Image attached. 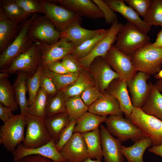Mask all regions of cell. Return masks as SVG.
I'll use <instances>...</instances> for the list:
<instances>
[{
    "label": "cell",
    "instance_id": "obj_1",
    "mask_svg": "<svg viewBox=\"0 0 162 162\" xmlns=\"http://www.w3.org/2000/svg\"><path fill=\"white\" fill-rule=\"evenodd\" d=\"M38 16L32 14L20 25L16 36L0 55V70L5 69L18 56L30 47L34 42L29 36L28 31L32 22Z\"/></svg>",
    "mask_w": 162,
    "mask_h": 162
},
{
    "label": "cell",
    "instance_id": "obj_2",
    "mask_svg": "<svg viewBox=\"0 0 162 162\" xmlns=\"http://www.w3.org/2000/svg\"><path fill=\"white\" fill-rule=\"evenodd\" d=\"M150 40L147 33L128 22L123 25L114 45L122 52L130 56L136 50L149 43Z\"/></svg>",
    "mask_w": 162,
    "mask_h": 162
},
{
    "label": "cell",
    "instance_id": "obj_3",
    "mask_svg": "<svg viewBox=\"0 0 162 162\" xmlns=\"http://www.w3.org/2000/svg\"><path fill=\"white\" fill-rule=\"evenodd\" d=\"M130 56L136 70L148 75L156 74L162 65V48L155 47L150 42L136 50Z\"/></svg>",
    "mask_w": 162,
    "mask_h": 162
},
{
    "label": "cell",
    "instance_id": "obj_4",
    "mask_svg": "<svg viewBox=\"0 0 162 162\" xmlns=\"http://www.w3.org/2000/svg\"><path fill=\"white\" fill-rule=\"evenodd\" d=\"M128 119L146 137L151 140L153 146L162 144V120L145 113L140 108L134 106Z\"/></svg>",
    "mask_w": 162,
    "mask_h": 162
},
{
    "label": "cell",
    "instance_id": "obj_5",
    "mask_svg": "<svg viewBox=\"0 0 162 162\" xmlns=\"http://www.w3.org/2000/svg\"><path fill=\"white\" fill-rule=\"evenodd\" d=\"M25 116L13 115L0 128V144L12 153L24 141L26 129Z\"/></svg>",
    "mask_w": 162,
    "mask_h": 162
},
{
    "label": "cell",
    "instance_id": "obj_6",
    "mask_svg": "<svg viewBox=\"0 0 162 162\" xmlns=\"http://www.w3.org/2000/svg\"><path fill=\"white\" fill-rule=\"evenodd\" d=\"M26 126L23 146L27 148H33L46 144L52 139L48 130L45 118L28 114L25 116Z\"/></svg>",
    "mask_w": 162,
    "mask_h": 162
},
{
    "label": "cell",
    "instance_id": "obj_7",
    "mask_svg": "<svg viewBox=\"0 0 162 162\" xmlns=\"http://www.w3.org/2000/svg\"><path fill=\"white\" fill-rule=\"evenodd\" d=\"M41 64L40 50L37 44L34 42L30 47L16 57L7 68L0 71L10 74L22 72L32 76Z\"/></svg>",
    "mask_w": 162,
    "mask_h": 162
},
{
    "label": "cell",
    "instance_id": "obj_8",
    "mask_svg": "<svg viewBox=\"0 0 162 162\" xmlns=\"http://www.w3.org/2000/svg\"><path fill=\"white\" fill-rule=\"evenodd\" d=\"M105 122L109 132L121 142L129 140L135 142L146 137L136 125L122 115H110Z\"/></svg>",
    "mask_w": 162,
    "mask_h": 162
},
{
    "label": "cell",
    "instance_id": "obj_9",
    "mask_svg": "<svg viewBox=\"0 0 162 162\" xmlns=\"http://www.w3.org/2000/svg\"><path fill=\"white\" fill-rule=\"evenodd\" d=\"M44 14L62 32L72 24L80 23V16L61 5L50 1L41 0Z\"/></svg>",
    "mask_w": 162,
    "mask_h": 162
},
{
    "label": "cell",
    "instance_id": "obj_10",
    "mask_svg": "<svg viewBox=\"0 0 162 162\" xmlns=\"http://www.w3.org/2000/svg\"><path fill=\"white\" fill-rule=\"evenodd\" d=\"M28 34L34 42L49 44L57 42L61 37V32L45 16H37L30 27Z\"/></svg>",
    "mask_w": 162,
    "mask_h": 162
},
{
    "label": "cell",
    "instance_id": "obj_11",
    "mask_svg": "<svg viewBox=\"0 0 162 162\" xmlns=\"http://www.w3.org/2000/svg\"><path fill=\"white\" fill-rule=\"evenodd\" d=\"M106 62L116 72L121 80L129 81L137 71L132 62L131 56L118 49L114 44L104 58Z\"/></svg>",
    "mask_w": 162,
    "mask_h": 162
},
{
    "label": "cell",
    "instance_id": "obj_12",
    "mask_svg": "<svg viewBox=\"0 0 162 162\" xmlns=\"http://www.w3.org/2000/svg\"><path fill=\"white\" fill-rule=\"evenodd\" d=\"M123 25L118 21L112 24L106 35L97 43L92 50L86 56L78 59L83 68L89 71L90 65L96 58L99 57H105L114 44Z\"/></svg>",
    "mask_w": 162,
    "mask_h": 162
},
{
    "label": "cell",
    "instance_id": "obj_13",
    "mask_svg": "<svg viewBox=\"0 0 162 162\" xmlns=\"http://www.w3.org/2000/svg\"><path fill=\"white\" fill-rule=\"evenodd\" d=\"M89 71L93 76L94 86L102 93H105L114 80L119 78L105 58L101 57L94 60L90 65Z\"/></svg>",
    "mask_w": 162,
    "mask_h": 162
},
{
    "label": "cell",
    "instance_id": "obj_14",
    "mask_svg": "<svg viewBox=\"0 0 162 162\" xmlns=\"http://www.w3.org/2000/svg\"><path fill=\"white\" fill-rule=\"evenodd\" d=\"M36 43L40 50L43 66L53 62L61 61L72 52L75 46L73 43L62 37L57 42L52 44Z\"/></svg>",
    "mask_w": 162,
    "mask_h": 162
},
{
    "label": "cell",
    "instance_id": "obj_15",
    "mask_svg": "<svg viewBox=\"0 0 162 162\" xmlns=\"http://www.w3.org/2000/svg\"><path fill=\"white\" fill-rule=\"evenodd\" d=\"M55 141L52 139L42 146L33 148L24 147L22 143L18 145L12 152L14 162H18L23 158L30 155H40L48 158L54 162H63L66 160L57 149Z\"/></svg>",
    "mask_w": 162,
    "mask_h": 162
},
{
    "label": "cell",
    "instance_id": "obj_16",
    "mask_svg": "<svg viewBox=\"0 0 162 162\" xmlns=\"http://www.w3.org/2000/svg\"><path fill=\"white\" fill-rule=\"evenodd\" d=\"M149 76L144 73L139 72L127 82L134 107L141 108L148 96L153 85L147 83Z\"/></svg>",
    "mask_w": 162,
    "mask_h": 162
},
{
    "label": "cell",
    "instance_id": "obj_17",
    "mask_svg": "<svg viewBox=\"0 0 162 162\" xmlns=\"http://www.w3.org/2000/svg\"><path fill=\"white\" fill-rule=\"evenodd\" d=\"M103 157L104 162H124L121 142L115 137L103 125L100 126Z\"/></svg>",
    "mask_w": 162,
    "mask_h": 162
},
{
    "label": "cell",
    "instance_id": "obj_18",
    "mask_svg": "<svg viewBox=\"0 0 162 162\" xmlns=\"http://www.w3.org/2000/svg\"><path fill=\"white\" fill-rule=\"evenodd\" d=\"M60 152L66 160L70 162H82L89 157L82 134L79 133H74Z\"/></svg>",
    "mask_w": 162,
    "mask_h": 162
},
{
    "label": "cell",
    "instance_id": "obj_19",
    "mask_svg": "<svg viewBox=\"0 0 162 162\" xmlns=\"http://www.w3.org/2000/svg\"><path fill=\"white\" fill-rule=\"evenodd\" d=\"M74 12L79 16L92 19L104 18V16L96 4L91 0H52Z\"/></svg>",
    "mask_w": 162,
    "mask_h": 162
},
{
    "label": "cell",
    "instance_id": "obj_20",
    "mask_svg": "<svg viewBox=\"0 0 162 162\" xmlns=\"http://www.w3.org/2000/svg\"><path fill=\"white\" fill-rule=\"evenodd\" d=\"M127 86V82L119 78L114 80L107 89L108 93L118 100L121 110L128 118L131 113L134 106L128 94Z\"/></svg>",
    "mask_w": 162,
    "mask_h": 162
},
{
    "label": "cell",
    "instance_id": "obj_21",
    "mask_svg": "<svg viewBox=\"0 0 162 162\" xmlns=\"http://www.w3.org/2000/svg\"><path fill=\"white\" fill-rule=\"evenodd\" d=\"M114 11L120 14L129 22L134 25L146 33L151 29L147 24L140 17L137 13L131 7L127 5L123 0H104Z\"/></svg>",
    "mask_w": 162,
    "mask_h": 162
},
{
    "label": "cell",
    "instance_id": "obj_22",
    "mask_svg": "<svg viewBox=\"0 0 162 162\" xmlns=\"http://www.w3.org/2000/svg\"><path fill=\"white\" fill-rule=\"evenodd\" d=\"M105 30L104 29H87L82 27L80 22H76L61 32V37L64 38L71 42L75 46L101 33Z\"/></svg>",
    "mask_w": 162,
    "mask_h": 162
},
{
    "label": "cell",
    "instance_id": "obj_23",
    "mask_svg": "<svg viewBox=\"0 0 162 162\" xmlns=\"http://www.w3.org/2000/svg\"><path fill=\"white\" fill-rule=\"evenodd\" d=\"M88 111L100 116L121 115L123 113L118 100L108 93H104L90 106Z\"/></svg>",
    "mask_w": 162,
    "mask_h": 162
},
{
    "label": "cell",
    "instance_id": "obj_24",
    "mask_svg": "<svg viewBox=\"0 0 162 162\" xmlns=\"http://www.w3.org/2000/svg\"><path fill=\"white\" fill-rule=\"evenodd\" d=\"M20 25L9 20L0 8V53L12 42L19 31Z\"/></svg>",
    "mask_w": 162,
    "mask_h": 162
},
{
    "label": "cell",
    "instance_id": "obj_25",
    "mask_svg": "<svg viewBox=\"0 0 162 162\" xmlns=\"http://www.w3.org/2000/svg\"><path fill=\"white\" fill-rule=\"evenodd\" d=\"M89 71L82 69L77 79L61 90L67 98L80 95L87 88L94 86L93 79L88 74Z\"/></svg>",
    "mask_w": 162,
    "mask_h": 162
},
{
    "label": "cell",
    "instance_id": "obj_26",
    "mask_svg": "<svg viewBox=\"0 0 162 162\" xmlns=\"http://www.w3.org/2000/svg\"><path fill=\"white\" fill-rule=\"evenodd\" d=\"M16 74V77L13 86L16 100L20 109V114L25 116L28 114L29 107L28 100L26 96L27 92L26 82L28 75L22 72Z\"/></svg>",
    "mask_w": 162,
    "mask_h": 162
},
{
    "label": "cell",
    "instance_id": "obj_27",
    "mask_svg": "<svg viewBox=\"0 0 162 162\" xmlns=\"http://www.w3.org/2000/svg\"><path fill=\"white\" fill-rule=\"evenodd\" d=\"M152 145L151 140L145 137L134 142L129 146H122L121 151L128 162H145L143 155L146 150Z\"/></svg>",
    "mask_w": 162,
    "mask_h": 162
},
{
    "label": "cell",
    "instance_id": "obj_28",
    "mask_svg": "<svg viewBox=\"0 0 162 162\" xmlns=\"http://www.w3.org/2000/svg\"><path fill=\"white\" fill-rule=\"evenodd\" d=\"M107 117L106 116H99L88 111L77 120L74 133L82 134L95 130Z\"/></svg>",
    "mask_w": 162,
    "mask_h": 162
},
{
    "label": "cell",
    "instance_id": "obj_29",
    "mask_svg": "<svg viewBox=\"0 0 162 162\" xmlns=\"http://www.w3.org/2000/svg\"><path fill=\"white\" fill-rule=\"evenodd\" d=\"M141 108L145 113L162 120V94L155 85H153L148 96Z\"/></svg>",
    "mask_w": 162,
    "mask_h": 162
},
{
    "label": "cell",
    "instance_id": "obj_30",
    "mask_svg": "<svg viewBox=\"0 0 162 162\" xmlns=\"http://www.w3.org/2000/svg\"><path fill=\"white\" fill-rule=\"evenodd\" d=\"M82 134L89 157L101 160L103 157L100 129L98 128Z\"/></svg>",
    "mask_w": 162,
    "mask_h": 162
},
{
    "label": "cell",
    "instance_id": "obj_31",
    "mask_svg": "<svg viewBox=\"0 0 162 162\" xmlns=\"http://www.w3.org/2000/svg\"><path fill=\"white\" fill-rule=\"evenodd\" d=\"M45 121L48 131L56 143L61 132L70 120L66 113L64 112L45 118Z\"/></svg>",
    "mask_w": 162,
    "mask_h": 162
},
{
    "label": "cell",
    "instance_id": "obj_32",
    "mask_svg": "<svg viewBox=\"0 0 162 162\" xmlns=\"http://www.w3.org/2000/svg\"><path fill=\"white\" fill-rule=\"evenodd\" d=\"M0 2V8L11 21L20 24L28 18L29 15L24 12L15 0H2Z\"/></svg>",
    "mask_w": 162,
    "mask_h": 162
},
{
    "label": "cell",
    "instance_id": "obj_33",
    "mask_svg": "<svg viewBox=\"0 0 162 162\" xmlns=\"http://www.w3.org/2000/svg\"><path fill=\"white\" fill-rule=\"evenodd\" d=\"M0 103L13 112L17 110L19 107L13 86L8 78L0 79Z\"/></svg>",
    "mask_w": 162,
    "mask_h": 162
},
{
    "label": "cell",
    "instance_id": "obj_34",
    "mask_svg": "<svg viewBox=\"0 0 162 162\" xmlns=\"http://www.w3.org/2000/svg\"><path fill=\"white\" fill-rule=\"evenodd\" d=\"M67 98L61 90L54 95L49 96L46 108L45 118L58 114L66 112Z\"/></svg>",
    "mask_w": 162,
    "mask_h": 162
},
{
    "label": "cell",
    "instance_id": "obj_35",
    "mask_svg": "<svg viewBox=\"0 0 162 162\" xmlns=\"http://www.w3.org/2000/svg\"><path fill=\"white\" fill-rule=\"evenodd\" d=\"M88 107L82 100L80 95L67 98L66 112L70 120H77L88 111Z\"/></svg>",
    "mask_w": 162,
    "mask_h": 162
},
{
    "label": "cell",
    "instance_id": "obj_36",
    "mask_svg": "<svg viewBox=\"0 0 162 162\" xmlns=\"http://www.w3.org/2000/svg\"><path fill=\"white\" fill-rule=\"evenodd\" d=\"M49 95L40 88L32 103L29 106L28 113L31 115L45 118Z\"/></svg>",
    "mask_w": 162,
    "mask_h": 162
},
{
    "label": "cell",
    "instance_id": "obj_37",
    "mask_svg": "<svg viewBox=\"0 0 162 162\" xmlns=\"http://www.w3.org/2000/svg\"><path fill=\"white\" fill-rule=\"evenodd\" d=\"M109 29H106L101 33L74 46L71 53L77 59L85 57L92 50L97 43L106 35Z\"/></svg>",
    "mask_w": 162,
    "mask_h": 162
},
{
    "label": "cell",
    "instance_id": "obj_38",
    "mask_svg": "<svg viewBox=\"0 0 162 162\" xmlns=\"http://www.w3.org/2000/svg\"><path fill=\"white\" fill-rule=\"evenodd\" d=\"M143 20L150 26H162V0H152Z\"/></svg>",
    "mask_w": 162,
    "mask_h": 162
},
{
    "label": "cell",
    "instance_id": "obj_39",
    "mask_svg": "<svg viewBox=\"0 0 162 162\" xmlns=\"http://www.w3.org/2000/svg\"><path fill=\"white\" fill-rule=\"evenodd\" d=\"M43 68L46 74L54 82L58 91L62 90L73 82L77 78L79 73L57 74Z\"/></svg>",
    "mask_w": 162,
    "mask_h": 162
},
{
    "label": "cell",
    "instance_id": "obj_40",
    "mask_svg": "<svg viewBox=\"0 0 162 162\" xmlns=\"http://www.w3.org/2000/svg\"><path fill=\"white\" fill-rule=\"evenodd\" d=\"M43 66L40 65L34 74L32 76H28L26 82L29 98V106L32 103L40 88V77Z\"/></svg>",
    "mask_w": 162,
    "mask_h": 162
},
{
    "label": "cell",
    "instance_id": "obj_41",
    "mask_svg": "<svg viewBox=\"0 0 162 162\" xmlns=\"http://www.w3.org/2000/svg\"><path fill=\"white\" fill-rule=\"evenodd\" d=\"M16 3L27 14L42 13L44 11L41 0H15Z\"/></svg>",
    "mask_w": 162,
    "mask_h": 162
},
{
    "label": "cell",
    "instance_id": "obj_42",
    "mask_svg": "<svg viewBox=\"0 0 162 162\" xmlns=\"http://www.w3.org/2000/svg\"><path fill=\"white\" fill-rule=\"evenodd\" d=\"M76 122L77 120H70L69 123L61 132L58 140L56 144V148L60 152L74 134V129Z\"/></svg>",
    "mask_w": 162,
    "mask_h": 162
},
{
    "label": "cell",
    "instance_id": "obj_43",
    "mask_svg": "<svg viewBox=\"0 0 162 162\" xmlns=\"http://www.w3.org/2000/svg\"><path fill=\"white\" fill-rule=\"evenodd\" d=\"M92 0L103 14L105 21L107 24H112L118 21L116 14L104 0Z\"/></svg>",
    "mask_w": 162,
    "mask_h": 162
},
{
    "label": "cell",
    "instance_id": "obj_44",
    "mask_svg": "<svg viewBox=\"0 0 162 162\" xmlns=\"http://www.w3.org/2000/svg\"><path fill=\"white\" fill-rule=\"evenodd\" d=\"M104 94L93 86L86 89L81 94L80 97L84 103L89 107L102 97Z\"/></svg>",
    "mask_w": 162,
    "mask_h": 162
},
{
    "label": "cell",
    "instance_id": "obj_45",
    "mask_svg": "<svg viewBox=\"0 0 162 162\" xmlns=\"http://www.w3.org/2000/svg\"><path fill=\"white\" fill-rule=\"evenodd\" d=\"M151 0H125L124 2L143 18L146 15L151 4Z\"/></svg>",
    "mask_w": 162,
    "mask_h": 162
},
{
    "label": "cell",
    "instance_id": "obj_46",
    "mask_svg": "<svg viewBox=\"0 0 162 162\" xmlns=\"http://www.w3.org/2000/svg\"><path fill=\"white\" fill-rule=\"evenodd\" d=\"M61 61L69 73H79L83 68L81 66L78 59L71 53L66 56Z\"/></svg>",
    "mask_w": 162,
    "mask_h": 162
},
{
    "label": "cell",
    "instance_id": "obj_47",
    "mask_svg": "<svg viewBox=\"0 0 162 162\" xmlns=\"http://www.w3.org/2000/svg\"><path fill=\"white\" fill-rule=\"evenodd\" d=\"M40 88L43 89L49 96L55 94L58 91L52 79L45 73L43 67L41 75Z\"/></svg>",
    "mask_w": 162,
    "mask_h": 162
},
{
    "label": "cell",
    "instance_id": "obj_48",
    "mask_svg": "<svg viewBox=\"0 0 162 162\" xmlns=\"http://www.w3.org/2000/svg\"><path fill=\"white\" fill-rule=\"evenodd\" d=\"M43 66L47 70L57 74H65L69 73L61 61L53 62Z\"/></svg>",
    "mask_w": 162,
    "mask_h": 162
},
{
    "label": "cell",
    "instance_id": "obj_49",
    "mask_svg": "<svg viewBox=\"0 0 162 162\" xmlns=\"http://www.w3.org/2000/svg\"><path fill=\"white\" fill-rule=\"evenodd\" d=\"M18 162H54L51 160L40 155H33L26 156Z\"/></svg>",
    "mask_w": 162,
    "mask_h": 162
},
{
    "label": "cell",
    "instance_id": "obj_50",
    "mask_svg": "<svg viewBox=\"0 0 162 162\" xmlns=\"http://www.w3.org/2000/svg\"><path fill=\"white\" fill-rule=\"evenodd\" d=\"M10 109L0 103V118L4 123L9 120L13 115Z\"/></svg>",
    "mask_w": 162,
    "mask_h": 162
},
{
    "label": "cell",
    "instance_id": "obj_51",
    "mask_svg": "<svg viewBox=\"0 0 162 162\" xmlns=\"http://www.w3.org/2000/svg\"><path fill=\"white\" fill-rule=\"evenodd\" d=\"M148 151L162 158V144L157 146H153L149 149Z\"/></svg>",
    "mask_w": 162,
    "mask_h": 162
},
{
    "label": "cell",
    "instance_id": "obj_52",
    "mask_svg": "<svg viewBox=\"0 0 162 162\" xmlns=\"http://www.w3.org/2000/svg\"><path fill=\"white\" fill-rule=\"evenodd\" d=\"M152 44L155 47L162 48V30L158 32L155 41Z\"/></svg>",
    "mask_w": 162,
    "mask_h": 162
},
{
    "label": "cell",
    "instance_id": "obj_53",
    "mask_svg": "<svg viewBox=\"0 0 162 162\" xmlns=\"http://www.w3.org/2000/svg\"><path fill=\"white\" fill-rule=\"evenodd\" d=\"M155 85L156 86L159 90L162 93V80H159L156 83Z\"/></svg>",
    "mask_w": 162,
    "mask_h": 162
},
{
    "label": "cell",
    "instance_id": "obj_54",
    "mask_svg": "<svg viewBox=\"0 0 162 162\" xmlns=\"http://www.w3.org/2000/svg\"><path fill=\"white\" fill-rule=\"evenodd\" d=\"M82 162H101V160L96 159L93 160L92 158L88 157Z\"/></svg>",
    "mask_w": 162,
    "mask_h": 162
},
{
    "label": "cell",
    "instance_id": "obj_55",
    "mask_svg": "<svg viewBox=\"0 0 162 162\" xmlns=\"http://www.w3.org/2000/svg\"><path fill=\"white\" fill-rule=\"evenodd\" d=\"M10 75V74L6 73L1 72L0 73V79L8 78Z\"/></svg>",
    "mask_w": 162,
    "mask_h": 162
},
{
    "label": "cell",
    "instance_id": "obj_56",
    "mask_svg": "<svg viewBox=\"0 0 162 162\" xmlns=\"http://www.w3.org/2000/svg\"><path fill=\"white\" fill-rule=\"evenodd\" d=\"M155 77L157 79L162 80V69L160 70L155 75Z\"/></svg>",
    "mask_w": 162,
    "mask_h": 162
},
{
    "label": "cell",
    "instance_id": "obj_57",
    "mask_svg": "<svg viewBox=\"0 0 162 162\" xmlns=\"http://www.w3.org/2000/svg\"><path fill=\"white\" fill-rule=\"evenodd\" d=\"M63 162H70L68 161H64Z\"/></svg>",
    "mask_w": 162,
    "mask_h": 162
},
{
    "label": "cell",
    "instance_id": "obj_58",
    "mask_svg": "<svg viewBox=\"0 0 162 162\" xmlns=\"http://www.w3.org/2000/svg\"><path fill=\"white\" fill-rule=\"evenodd\" d=\"M161 26V27H162V26Z\"/></svg>",
    "mask_w": 162,
    "mask_h": 162
},
{
    "label": "cell",
    "instance_id": "obj_59",
    "mask_svg": "<svg viewBox=\"0 0 162 162\" xmlns=\"http://www.w3.org/2000/svg\"><path fill=\"white\" fill-rule=\"evenodd\" d=\"M156 162V161H155V162Z\"/></svg>",
    "mask_w": 162,
    "mask_h": 162
}]
</instances>
